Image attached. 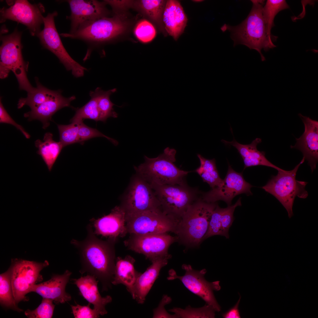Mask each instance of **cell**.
<instances>
[{
  "label": "cell",
  "mask_w": 318,
  "mask_h": 318,
  "mask_svg": "<svg viewBox=\"0 0 318 318\" xmlns=\"http://www.w3.org/2000/svg\"><path fill=\"white\" fill-rule=\"evenodd\" d=\"M87 229L84 240L73 239L71 242L80 253L82 265L80 272L95 276L102 284V290H105L110 286L114 275L116 240H102L96 236L90 225Z\"/></svg>",
  "instance_id": "obj_1"
},
{
  "label": "cell",
  "mask_w": 318,
  "mask_h": 318,
  "mask_svg": "<svg viewBox=\"0 0 318 318\" xmlns=\"http://www.w3.org/2000/svg\"><path fill=\"white\" fill-rule=\"evenodd\" d=\"M252 6L246 18L240 24L233 26L224 24L221 28L223 32L228 31L233 45H244L250 49L256 50L262 61L265 60L261 51H268L276 46L267 34L262 9L265 1L252 0Z\"/></svg>",
  "instance_id": "obj_2"
},
{
  "label": "cell",
  "mask_w": 318,
  "mask_h": 318,
  "mask_svg": "<svg viewBox=\"0 0 318 318\" xmlns=\"http://www.w3.org/2000/svg\"><path fill=\"white\" fill-rule=\"evenodd\" d=\"M176 151L166 148L157 157L150 158L145 155V162L134 166L137 173L150 185H183L186 184L185 178L190 171L181 170L175 164Z\"/></svg>",
  "instance_id": "obj_3"
},
{
  "label": "cell",
  "mask_w": 318,
  "mask_h": 318,
  "mask_svg": "<svg viewBox=\"0 0 318 318\" xmlns=\"http://www.w3.org/2000/svg\"><path fill=\"white\" fill-rule=\"evenodd\" d=\"M200 197L189 207L178 223L176 234L180 241L190 247L199 246L204 240L211 217L218 205Z\"/></svg>",
  "instance_id": "obj_4"
},
{
  "label": "cell",
  "mask_w": 318,
  "mask_h": 318,
  "mask_svg": "<svg viewBox=\"0 0 318 318\" xmlns=\"http://www.w3.org/2000/svg\"><path fill=\"white\" fill-rule=\"evenodd\" d=\"M127 27L122 15L116 14L111 17H102L87 22L81 26L74 33L60 34L63 37L78 39L89 46L84 59L89 57L92 49L103 43L110 41L123 33Z\"/></svg>",
  "instance_id": "obj_5"
},
{
  "label": "cell",
  "mask_w": 318,
  "mask_h": 318,
  "mask_svg": "<svg viewBox=\"0 0 318 318\" xmlns=\"http://www.w3.org/2000/svg\"><path fill=\"white\" fill-rule=\"evenodd\" d=\"M21 34L16 28L11 34L1 36L0 78H6L12 71L17 80L20 89L28 93L32 91L34 87L27 76L29 62L24 60L22 55Z\"/></svg>",
  "instance_id": "obj_6"
},
{
  "label": "cell",
  "mask_w": 318,
  "mask_h": 318,
  "mask_svg": "<svg viewBox=\"0 0 318 318\" xmlns=\"http://www.w3.org/2000/svg\"><path fill=\"white\" fill-rule=\"evenodd\" d=\"M305 160L303 157L301 162L291 170L278 171L277 174L273 176L261 188L280 202L287 211L289 218L293 215L292 207L296 197L305 198L308 196L305 189L307 183L297 180L296 178L298 168Z\"/></svg>",
  "instance_id": "obj_7"
},
{
  "label": "cell",
  "mask_w": 318,
  "mask_h": 318,
  "mask_svg": "<svg viewBox=\"0 0 318 318\" xmlns=\"http://www.w3.org/2000/svg\"><path fill=\"white\" fill-rule=\"evenodd\" d=\"M163 211L179 221L190 206L199 197L198 189L183 185H150Z\"/></svg>",
  "instance_id": "obj_8"
},
{
  "label": "cell",
  "mask_w": 318,
  "mask_h": 318,
  "mask_svg": "<svg viewBox=\"0 0 318 318\" xmlns=\"http://www.w3.org/2000/svg\"><path fill=\"white\" fill-rule=\"evenodd\" d=\"M120 206L125 212L126 218L145 211L162 210L150 185L136 173L131 177Z\"/></svg>",
  "instance_id": "obj_9"
},
{
  "label": "cell",
  "mask_w": 318,
  "mask_h": 318,
  "mask_svg": "<svg viewBox=\"0 0 318 318\" xmlns=\"http://www.w3.org/2000/svg\"><path fill=\"white\" fill-rule=\"evenodd\" d=\"M49 265L45 260L38 262L17 259L11 260L9 269L13 295L16 303L27 301L26 295L30 292L32 286L42 279L41 271Z\"/></svg>",
  "instance_id": "obj_10"
},
{
  "label": "cell",
  "mask_w": 318,
  "mask_h": 318,
  "mask_svg": "<svg viewBox=\"0 0 318 318\" xmlns=\"http://www.w3.org/2000/svg\"><path fill=\"white\" fill-rule=\"evenodd\" d=\"M57 15V12L55 11L44 17V29L37 36L43 47L54 54L66 69L72 71L74 77H82L87 69L74 60L64 47L55 24L54 18Z\"/></svg>",
  "instance_id": "obj_11"
},
{
  "label": "cell",
  "mask_w": 318,
  "mask_h": 318,
  "mask_svg": "<svg viewBox=\"0 0 318 318\" xmlns=\"http://www.w3.org/2000/svg\"><path fill=\"white\" fill-rule=\"evenodd\" d=\"M178 221L162 210L149 211L126 218V226L130 234L176 233Z\"/></svg>",
  "instance_id": "obj_12"
},
{
  "label": "cell",
  "mask_w": 318,
  "mask_h": 318,
  "mask_svg": "<svg viewBox=\"0 0 318 318\" xmlns=\"http://www.w3.org/2000/svg\"><path fill=\"white\" fill-rule=\"evenodd\" d=\"M182 268L185 271L184 275L178 276L175 270L171 269L169 271L168 279H179L187 289L201 297L206 304L211 306L216 311H220V306L213 294L214 291H218L221 289L220 281L210 282L207 281L204 277L206 272L205 269L198 271L193 269L191 265L185 264L182 265Z\"/></svg>",
  "instance_id": "obj_13"
},
{
  "label": "cell",
  "mask_w": 318,
  "mask_h": 318,
  "mask_svg": "<svg viewBox=\"0 0 318 318\" xmlns=\"http://www.w3.org/2000/svg\"><path fill=\"white\" fill-rule=\"evenodd\" d=\"M45 11L40 3L32 4L27 0H16L9 7L1 9L0 22L8 19L21 23L27 27L32 36H37L41 31Z\"/></svg>",
  "instance_id": "obj_14"
},
{
  "label": "cell",
  "mask_w": 318,
  "mask_h": 318,
  "mask_svg": "<svg viewBox=\"0 0 318 318\" xmlns=\"http://www.w3.org/2000/svg\"><path fill=\"white\" fill-rule=\"evenodd\" d=\"M178 241V238L167 233L137 235L130 234L124 241L129 249L144 255L151 261L158 258L167 256L170 245Z\"/></svg>",
  "instance_id": "obj_15"
},
{
  "label": "cell",
  "mask_w": 318,
  "mask_h": 318,
  "mask_svg": "<svg viewBox=\"0 0 318 318\" xmlns=\"http://www.w3.org/2000/svg\"><path fill=\"white\" fill-rule=\"evenodd\" d=\"M253 187L244 179L242 173L235 171L228 164L226 175L221 185L211 188L209 191L201 193V198L204 201L215 203L222 201L228 206L231 205L233 199L238 195L245 193L247 196L252 193L251 189Z\"/></svg>",
  "instance_id": "obj_16"
},
{
  "label": "cell",
  "mask_w": 318,
  "mask_h": 318,
  "mask_svg": "<svg viewBox=\"0 0 318 318\" xmlns=\"http://www.w3.org/2000/svg\"><path fill=\"white\" fill-rule=\"evenodd\" d=\"M71 9V14L67 18L71 21L69 33H74L82 25L86 22L107 16L108 11L105 2L96 0H68Z\"/></svg>",
  "instance_id": "obj_17"
},
{
  "label": "cell",
  "mask_w": 318,
  "mask_h": 318,
  "mask_svg": "<svg viewBox=\"0 0 318 318\" xmlns=\"http://www.w3.org/2000/svg\"><path fill=\"white\" fill-rule=\"evenodd\" d=\"M298 115L304 124V130L299 138H296V143L290 148L302 152L312 172L318 161V122L301 113Z\"/></svg>",
  "instance_id": "obj_18"
},
{
  "label": "cell",
  "mask_w": 318,
  "mask_h": 318,
  "mask_svg": "<svg viewBox=\"0 0 318 318\" xmlns=\"http://www.w3.org/2000/svg\"><path fill=\"white\" fill-rule=\"evenodd\" d=\"M95 234L116 240L128 232L126 226V213L120 205L116 206L108 214L91 220Z\"/></svg>",
  "instance_id": "obj_19"
},
{
  "label": "cell",
  "mask_w": 318,
  "mask_h": 318,
  "mask_svg": "<svg viewBox=\"0 0 318 318\" xmlns=\"http://www.w3.org/2000/svg\"><path fill=\"white\" fill-rule=\"evenodd\" d=\"M72 272L66 270L62 274H54L49 280L32 287L30 292L38 294L43 298L52 300L56 304H63L71 299V295L65 291Z\"/></svg>",
  "instance_id": "obj_20"
},
{
  "label": "cell",
  "mask_w": 318,
  "mask_h": 318,
  "mask_svg": "<svg viewBox=\"0 0 318 318\" xmlns=\"http://www.w3.org/2000/svg\"><path fill=\"white\" fill-rule=\"evenodd\" d=\"M61 93V90H57L50 98L25 113L24 117L27 118L29 121L35 120H39L42 124L43 128L46 129L50 125L52 115L60 109L69 107L71 102L76 98L74 96L65 97Z\"/></svg>",
  "instance_id": "obj_21"
},
{
  "label": "cell",
  "mask_w": 318,
  "mask_h": 318,
  "mask_svg": "<svg viewBox=\"0 0 318 318\" xmlns=\"http://www.w3.org/2000/svg\"><path fill=\"white\" fill-rule=\"evenodd\" d=\"M94 276L87 274L78 279H72L74 284L78 288L81 295L94 306L93 309L101 316L107 314L105 306L112 301L109 295L102 297L97 286L98 280Z\"/></svg>",
  "instance_id": "obj_22"
},
{
  "label": "cell",
  "mask_w": 318,
  "mask_h": 318,
  "mask_svg": "<svg viewBox=\"0 0 318 318\" xmlns=\"http://www.w3.org/2000/svg\"><path fill=\"white\" fill-rule=\"evenodd\" d=\"M221 142L225 145L233 146L237 150L244 162V170L247 168L262 165L273 168L278 171L284 170L270 162L266 158L264 152L257 149V145L261 142V138H256L250 144L246 145L238 143L234 138L231 142L224 140H221Z\"/></svg>",
  "instance_id": "obj_23"
},
{
  "label": "cell",
  "mask_w": 318,
  "mask_h": 318,
  "mask_svg": "<svg viewBox=\"0 0 318 318\" xmlns=\"http://www.w3.org/2000/svg\"><path fill=\"white\" fill-rule=\"evenodd\" d=\"M163 20L168 33L177 40L183 33L188 19L180 2L177 0L167 1Z\"/></svg>",
  "instance_id": "obj_24"
},
{
  "label": "cell",
  "mask_w": 318,
  "mask_h": 318,
  "mask_svg": "<svg viewBox=\"0 0 318 318\" xmlns=\"http://www.w3.org/2000/svg\"><path fill=\"white\" fill-rule=\"evenodd\" d=\"M171 257L169 254L153 260L151 261L152 264L139 276L135 287V299L138 303H144L146 297L157 278L161 269L167 264Z\"/></svg>",
  "instance_id": "obj_25"
},
{
  "label": "cell",
  "mask_w": 318,
  "mask_h": 318,
  "mask_svg": "<svg viewBox=\"0 0 318 318\" xmlns=\"http://www.w3.org/2000/svg\"><path fill=\"white\" fill-rule=\"evenodd\" d=\"M135 260L127 255L123 259L119 257L116 259L114 274L112 284H122L125 285L134 299H135V287L137 280L141 274L135 269Z\"/></svg>",
  "instance_id": "obj_26"
},
{
  "label": "cell",
  "mask_w": 318,
  "mask_h": 318,
  "mask_svg": "<svg viewBox=\"0 0 318 318\" xmlns=\"http://www.w3.org/2000/svg\"><path fill=\"white\" fill-rule=\"evenodd\" d=\"M166 2L163 0H137L134 1L133 6L165 34L163 16Z\"/></svg>",
  "instance_id": "obj_27"
},
{
  "label": "cell",
  "mask_w": 318,
  "mask_h": 318,
  "mask_svg": "<svg viewBox=\"0 0 318 318\" xmlns=\"http://www.w3.org/2000/svg\"><path fill=\"white\" fill-rule=\"evenodd\" d=\"M53 134L49 132L44 135L43 141L37 139L35 145L38 148L37 153L43 159L51 171L62 149L64 147L61 142H56L53 138Z\"/></svg>",
  "instance_id": "obj_28"
},
{
  "label": "cell",
  "mask_w": 318,
  "mask_h": 318,
  "mask_svg": "<svg viewBox=\"0 0 318 318\" xmlns=\"http://www.w3.org/2000/svg\"><path fill=\"white\" fill-rule=\"evenodd\" d=\"M200 165L195 172L201 177L203 181L207 183L211 188L220 186L223 182L219 175L216 166L215 159L206 158L200 154H197Z\"/></svg>",
  "instance_id": "obj_29"
},
{
  "label": "cell",
  "mask_w": 318,
  "mask_h": 318,
  "mask_svg": "<svg viewBox=\"0 0 318 318\" xmlns=\"http://www.w3.org/2000/svg\"><path fill=\"white\" fill-rule=\"evenodd\" d=\"M37 87L32 91L27 93L26 97L20 98L17 104V108L20 109L24 105H28L31 108L36 107L45 102L57 92L43 86L39 82L38 78L35 77Z\"/></svg>",
  "instance_id": "obj_30"
},
{
  "label": "cell",
  "mask_w": 318,
  "mask_h": 318,
  "mask_svg": "<svg viewBox=\"0 0 318 318\" xmlns=\"http://www.w3.org/2000/svg\"><path fill=\"white\" fill-rule=\"evenodd\" d=\"M100 88L97 87L94 91H91L90 100L82 107L76 110V113L70 120L71 123H79L85 119L100 121V115L97 105V99Z\"/></svg>",
  "instance_id": "obj_31"
},
{
  "label": "cell",
  "mask_w": 318,
  "mask_h": 318,
  "mask_svg": "<svg viewBox=\"0 0 318 318\" xmlns=\"http://www.w3.org/2000/svg\"><path fill=\"white\" fill-rule=\"evenodd\" d=\"M0 303L4 308L19 312L23 311L18 307L14 299L9 269L0 275Z\"/></svg>",
  "instance_id": "obj_32"
},
{
  "label": "cell",
  "mask_w": 318,
  "mask_h": 318,
  "mask_svg": "<svg viewBox=\"0 0 318 318\" xmlns=\"http://www.w3.org/2000/svg\"><path fill=\"white\" fill-rule=\"evenodd\" d=\"M289 6L285 0H267L263 6L262 13L268 35L274 41L277 37L273 36L271 31L274 26V20L276 15L280 11L289 8Z\"/></svg>",
  "instance_id": "obj_33"
},
{
  "label": "cell",
  "mask_w": 318,
  "mask_h": 318,
  "mask_svg": "<svg viewBox=\"0 0 318 318\" xmlns=\"http://www.w3.org/2000/svg\"><path fill=\"white\" fill-rule=\"evenodd\" d=\"M116 88L104 91L100 88L97 99V105L100 117V121L105 122L110 117L117 118L118 114L114 110L115 105L111 102L110 97L116 91Z\"/></svg>",
  "instance_id": "obj_34"
},
{
  "label": "cell",
  "mask_w": 318,
  "mask_h": 318,
  "mask_svg": "<svg viewBox=\"0 0 318 318\" xmlns=\"http://www.w3.org/2000/svg\"><path fill=\"white\" fill-rule=\"evenodd\" d=\"M174 313L177 318H214L215 310L210 306L206 304L199 308H194L188 306L185 309L174 308L168 310Z\"/></svg>",
  "instance_id": "obj_35"
},
{
  "label": "cell",
  "mask_w": 318,
  "mask_h": 318,
  "mask_svg": "<svg viewBox=\"0 0 318 318\" xmlns=\"http://www.w3.org/2000/svg\"><path fill=\"white\" fill-rule=\"evenodd\" d=\"M57 127L59 134V141L64 147L79 143V123H71L67 125H58Z\"/></svg>",
  "instance_id": "obj_36"
},
{
  "label": "cell",
  "mask_w": 318,
  "mask_h": 318,
  "mask_svg": "<svg viewBox=\"0 0 318 318\" xmlns=\"http://www.w3.org/2000/svg\"><path fill=\"white\" fill-rule=\"evenodd\" d=\"M135 35L141 42L146 43L152 41L156 35V29L153 24L145 19L137 23L134 30Z\"/></svg>",
  "instance_id": "obj_37"
},
{
  "label": "cell",
  "mask_w": 318,
  "mask_h": 318,
  "mask_svg": "<svg viewBox=\"0 0 318 318\" xmlns=\"http://www.w3.org/2000/svg\"><path fill=\"white\" fill-rule=\"evenodd\" d=\"M52 300L43 298L40 304L34 310L28 309L25 315L29 318H51L52 317L55 305Z\"/></svg>",
  "instance_id": "obj_38"
},
{
  "label": "cell",
  "mask_w": 318,
  "mask_h": 318,
  "mask_svg": "<svg viewBox=\"0 0 318 318\" xmlns=\"http://www.w3.org/2000/svg\"><path fill=\"white\" fill-rule=\"evenodd\" d=\"M241 206V198H240L234 204L221 208V221L222 236L227 238H229V230L234 221L233 213L235 208Z\"/></svg>",
  "instance_id": "obj_39"
},
{
  "label": "cell",
  "mask_w": 318,
  "mask_h": 318,
  "mask_svg": "<svg viewBox=\"0 0 318 318\" xmlns=\"http://www.w3.org/2000/svg\"><path fill=\"white\" fill-rule=\"evenodd\" d=\"M78 136L79 143L81 144L86 140L97 137L105 138L115 146L118 143L117 141L106 136L97 129L88 126L83 121L79 122Z\"/></svg>",
  "instance_id": "obj_40"
},
{
  "label": "cell",
  "mask_w": 318,
  "mask_h": 318,
  "mask_svg": "<svg viewBox=\"0 0 318 318\" xmlns=\"http://www.w3.org/2000/svg\"><path fill=\"white\" fill-rule=\"evenodd\" d=\"M221 208L218 204L212 214L208 231L204 240L211 236L217 235L222 236L221 215Z\"/></svg>",
  "instance_id": "obj_41"
},
{
  "label": "cell",
  "mask_w": 318,
  "mask_h": 318,
  "mask_svg": "<svg viewBox=\"0 0 318 318\" xmlns=\"http://www.w3.org/2000/svg\"><path fill=\"white\" fill-rule=\"evenodd\" d=\"M75 306L71 305L74 317L75 318H97L100 315L93 309L90 307V303L87 305L82 306L76 303Z\"/></svg>",
  "instance_id": "obj_42"
},
{
  "label": "cell",
  "mask_w": 318,
  "mask_h": 318,
  "mask_svg": "<svg viewBox=\"0 0 318 318\" xmlns=\"http://www.w3.org/2000/svg\"><path fill=\"white\" fill-rule=\"evenodd\" d=\"M0 123L10 124L14 126L20 130L27 139H29L30 135L21 125L17 124L10 116L5 109L1 101V98L0 100Z\"/></svg>",
  "instance_id": "obj_43"
},
{
  "label": "cell",
  "mask_w": 318,
  "mask_h": 318,
  "mask_svg": "<svg viewBox=\"0 0 318 318\" xmlns=\"http://www.w3.org/2000/svg\"><path fill=\"white\" fill-rule=\"evenodd\" d=\"M170 297L167 295L164 296L158 307L153 310V318H177L175 314L171 315L167 312L165 308V305L171 302Z\"/></svg>",
  "instance_id": "obj_44"
},
{
  "label": "cell",
  "mask_w": 318,
  "mask_h": 318,
  "mask_svg": "<svg viewBox=\"0 0 318 318\" xmlns=\"http://www.w3.org/2000/svg\"><path fill=\"white\" fill-rule=\"evenodd\" d=\"M106 4L112 7L115 14L120 10H125L133 6L134 1L105 0L103 1Z\"/></svg>",
  "instance_id": "obj_45"
},
{
  "label": "cell",
  "mask_w": 318,
  "mask_h": 318,
  "mask_svg": "<svg viewBox=\"0 0 318 318\" xmlns=\"http://www.w3.org/2000/svg\"><path fill=\"white\" fill-rule=\"evenodd\" d=\"M241 296L236 304L232 307L230 309L226 312L222 314V317L224 318H240V316L238 306L240 301Z\"/></svg>",
  "instance_id": "obj_46"
},
{
  "label": "cell",
  "mask_w": 318,
  "mask_h": 318,
  "mask_svg": "<svg viewBox=\"0 0 318 318\" xmlns=\"http://www.w3.org/2000/svg\"><path fill=\"white\" fill-rule=\"evenodd\" d=\"M193 1H194V2H200L202 1H203V0H193Z\"/></svg>",
  "instance_id": "obj_47"
}]
</instances>
